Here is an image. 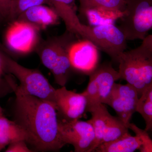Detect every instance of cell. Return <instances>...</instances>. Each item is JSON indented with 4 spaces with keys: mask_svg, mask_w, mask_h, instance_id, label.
I'll return each instance as SVG.
<instances>
[{
    "mask_svg": "<svg viewBox=\"0 0 152 152\" xmlns=\"http://www.w3.org/2000/svg\"><path fill=\"white\" fill-rule=\"evenodd\" d=\"M6 78L16 96L15 121L27 134L28 143L35 151H60L65 145L59 132L56 106L23 92L11 76Z\"/></svg>",
    "mask_w": 152,
    "mask_h": 152,
    "instance_id": "obj_1",
    "label": "cell"
},
{
    "mask_svg": "<svg viewBox=\"0 0 152 152\" xmlns=\"http://www.w3.org/2000/svg\"><path fill=\"white\" fill-rule=\"evenodd\" d=\"M120 80L134 87L139 96L152 85V35H148L140 46L120 55Z\"/></svg>",
    "mask_w": 152,
    "mask_h": 152,
    "instance_id": "obj_2",
    "label": "cell"
},
{
    "mask_svg": "<svg viewBox=\"0 0 152 152\" xmlns=\"http://www.w3.org/2000/svg\"><path fill=\"white\" fill-rule=\"evenodd\" d=\"M75 35L66 31L62 35L50 38L37 48L43 64L51 72L57 84L61 87L66 84L72 68L69 50L75 41Z\"/></svg>",
    "mask_w": 152,
    "mask_h": 152,
    "instance_id": "obj_3",
    "label": "cell"
},
{
    "mask_svg": "<svg viewBox=\"0 0 152 152\" xmlns=\"http://www.w3.org/2000/svg\"><path fill=\"white\" fill-rule=\"evenodd\" d=\"M0 58L3 69L19 80L18 87L23 92L48 101L56 106V89L39 71L23 66L3 52L0 51Z\"/></svg>",
    "mask_w": 152,
    "mask_h": 152,
    "instance_id": "obj_4",
    "label": "cell"
},
{
    "mask_svg": "<svg viewBox=\"0 0 152 152\" xmlns=\"http://www.w3.org/2000/svg\"><path fill=\"white\" fill-rule=\"evenodd\" d=\"M75 35L91 42L116 63H118L120 55L126 49L127 40L114 24L91 26L81 22L76 29Z\"/></svg>",
    "mask_w": 152,
    "mask_h": 152,
    "instance_id": "obj_5",
    "label": "cell"
},
{
    "mask_svg": "<svg viewBox=\"0 0 152 152\" xmlns=\"http://www.w3.org/2000/svg\"><path fill=\"white\" fill-rule=\"evenodd\" d=\"M118 27L127 40H143L152 28V0H125Z\"/></svg>",
    "mask_w": 152,
    "mask_h": 152,
    "instance_id": "obj_6",
    "label": "cell"
},
{
    "mask_svg": "<svg viewBox=\"0 0 152 152\" xmlns=\"http://www.w3.org/2000/svg\"><path fill=\"white\" fill-rule=\"evenodd\" d=\"M89 76L87 88L83 92L87 100V112L100 104H105L114 84L120 80L118 72L111 63L98 66Z\"/></svg>",
    "mask_w": 152,
    "mask_h": 152,
    "instance_id": "obj_7",
    "label": "cell"
},
{
    "mask_svg": "<svg viewBox=\"0 0 152 152\" xmlns=\"http://www.w3.org/2000/svg\"><path fill=\"white\" fill-rule=\"evenodd\" d=\"M9 26L5 35L7 48L10 51L26 54L37 48L40 29L34 25L16 20Z\"/></svg>",
    "mask_w": 152,
    "mask_h": 152,
    "instance_id": "obj_8",
    "label": "cell"
},
{
    "mask_svg": "<svg viewBox=\"0 0 152 152\" xmlns=\"http://www.w3.org/2000/svg\"><path fill=\"white\" fill-rule=\"evenodd\" d=\"M58 130L65 145L73 146L75 152H90L95 140L91 121H67L58 119Z\"/></svg>",
    "mask_w": 152,
    "mask_h": 152,
    "instance_id": "obj_9",
    "label": "cell"
},
{
    "mask_svg": "<svg viewBox=\"0 0 152 152\" xmlns=\"http://www.w3.org/2000/svg\"><path fill=\"white\" fill-rule=\"evenodd\" d=\"M138 99L137 90L131 85L115 83L105 104L114 109L118 117L128 128L132 115L136 112Z\"/></svg>",
    "mask_w": 152,
    "mask_h": 152,
    "instance_id": "obj_10",
    "label": "cell"
},
{
    "mask_svg": "<svg viewBox=\"0 0 152 152\" xmlns=\"http://www.w3.org/2000/svg\"><path fill=\"white\" fill-rule=\"evenodd\" d=\"M99 49L87 39L75 41L69 50L72 67L90 75L99 66Z\"/></svg>",
    "mask_w": 152,
    "mask_h": 152,
    "instance_id": "obj_11",
    "label": "cell"
},
{
    "mask_svg": "<svg viewBox=\"0 0 152 152\" xmlns=\"http://www.w3.org/2000/svg\"><path fill=\"white\" fill-rule=\"evenodd\" d=\"M56 109L67 121L80 119L87 112V100L83 93L69 91L65 86L56 89Z\"/></svg>",
    "mask_w": 152,
    "mask_h": 152,
    "instance_id": "obj_12",
    "label": "cell"
},
{
    "mask_svg": "<svg viewBox=\"0 0 152 152\" xmlns=\"http://www.w3.org/2000/svg\"><path fill=\"white\" fill-rule=\"evenodd\" d=\"M59 18L53 8L41 4L27 9L16 20L28 22L42 30L58 23Z\"/></svg>",
    "mask_w": 152,
    "mask_h": 152,
    "instance_id": "obj_13",
    "label": "cell"
},
{
    "mask_svg": "<svg viewBox=\"0 0 152 152\" xmlns=\"http://www.w3.org/2000/svg\"><path fill=\"white\" fill-rule=\"evenodd\" d=\"M27 143V134L15 121H10L4 115L0 116V151L7 146L18 141Z\"/></svg>",
    "mask_w": 152,
    "mask_h": 152,
    "instance_id": "obj_14",
    "label": "cell"
},
{
    "mask_svg": "<svg viewBox=\"0 0 152 152\" xmlns=\"http://www.w3.org/2000/svg\"><path fill=\"white\" fill-rule=\"evenodd\" d=\"M88 112L91 114V120L95 133L94 142L90 151V152H93L100 145L104 132L112 115L103 104L94 106L90 109Z\"/></svg>",
    "mask_w": 152,
    "mask_h": 152,
    "instance_id": "obj_15",
    "label": "cell"
},
{
    "mask_svg": "<svg viewBox=\"0 0 152 152\" xmlns=\"http://www.w3.org/2000/svg\"><path fill=\"white\" fill-rule=\"evenodd\" d=\"M141 146V142L138 137L129 133L113 141L101 144L94 152H133L139 150Z\"/></svg>",
    "mask_w": 152,
    "mask_h": 152,
    "instance_id": "obj_16",
    "label": "cell"
},
{
    "mask_svg": "<svg viewBox=\"0 0 152 152\" xmlns=\"http://www.w3.org/2000/svg\"><path fill=\"white\" fill-rule=\"evenodd\" d=\"M79 12L83 15L91 10H102L124 13L125 0H79Z\"/></svg>",
    "mask_w": 152,
    "mask_h": 152,
    "instance_id": "obj_17",
    "label": "cell"
},
{
    "mask_svg": "<svg viewBox=\"0 0 152 152\" xmlns=\"http://www.w3.org/2000/svg\"><path fill=\"white\" fill-rule=\"evenodd\" d=\"M137 104L136 112L143 118L146 124L145 130L152 129V85L147 88L141 95Z\"/></svg>",
    "mask_w": 152,
    "mask_h": 152,
    "instance_id": "obj_18",
    "label": "cell"
},
{
    "mask_svg": "<svg viewBox=\"0 0 152 152\" xmlns=\"http://www.w3.org/2000/svg\"><path fill=\"white\" fill-rule=\"evenodd\" d=\"M123 13L106 10H91L86 12L82 15L87 18L91 26L113 24L114 21L120 19Z\"/></svg>",
    "mask_w": 152,
    "mask_h": 152,
    "instance_id": "obj_19",
    "label": "cell"
},
{
    "mask_svg": "<svg viewBox=\"0 0 152 152\" xmlns=\"http://www.w3.org/2000/svg\"><path fill=\"white\" fill-rule=\"evenodd\" d=\"M129 129L118 117L112 115L104 132L100 145L113 141L129 134Z\"/></svg>",
    "mask_w": 152,
    "mask_h": 152,
    "instance_id": "obj_20",
    "label": "cell"
},
{
    "mask_svg": "<svg viewBox=\"0 0 152 152\" xmlns=\"http://www.w3.org/2000/svg\"><path fill=\"white\" fill-rule=\"evenodd\" d=\"M48 3V0H12L9 20L14 21L27 9L38 5Z\"/></svg>",
    "mask_w": 152,
    "mask_h": 152,
    "instance_id": "obj_21",
    "label": "cell"
},
{
    "mask_svg": "<svg viewBox=\"0 0 152 152\" xmlns=\"http://www.w3.org/2000/svg\"><path fill=\"white\" fill-rule=\"evenodd\" d=\"M128 128L134 132L140 139L141 142V146L139 149L140 152H152V140L147 131L142 129L131 123L128 126Z\"/></svg>",
    "mask_w": 152,
    "mask_h": 152,
    "instance_id": "obj_22",
    "label": "cell"
},
{
    "mask_svg": "<svg viewBox=\"0 0 152 152\" xmlns=\"http://www.w3.org/2000/svg\"><path fill=\"white\" fill-rule=\"evenodd\" d=\"M26 142L20 140L15 142L9 145L6 152H33L28 148Z\"/></svg>",
    "mask_w": 152,
    "mask_h": 152,
    "instance_id": "obj_23",
    "label": "cell"
},
{
    "mask_svg": "<svg viewBox=\"0 0 152 152\" xmlns=\"http://www.w3.org/2000/svg\"><path fill=\"white\" fill-rule=\"evenodd\" d=\"M12 0H0V15L3 19L9 20Z\"/></svg>",
    "mask_w": 152,
    "mask_h": 152,
    "instance_id": "obj_24",
    "label": "cell"
},
{
    "mask_svg": "<svg viewBox=\"0 0 152 152\" xmlns=\"http://www.w3.org/2000/svg\"><path fill=\"white\" fill-rule=\"evenodd\" d=\"M0 51L4 52L6 54H9L10 53V51L7 48V47H5L3 44L1 43L0 42Z\"/></svg>",
    "mask_w": 152,
    "mask_h": 152,
    "instance_id": "obj_25",
    "label": "cell"
},
{
    "mask_svg": "<svg viewBox=\"0 0 152 152\" xmlns=\"http://www.w3.org/2000/svg\"><path fill=\"white\" fill-rule=\"evenodd\" d=\"M3 67L2 65L1 61V58H0V76L1 74L2 71Z\"/></svg>",
    "mask_w": 152,
    "mask_h": 152,
    "instance_id": "obj_26",
    "label": "cell"
},
{
    "mask_svg": "<svg viewBox=\"0 0 152 152\" xmlns=\"http://www.w3.org/2000/svg\"><path fill=\"white\" fill-rule=\"evenodd\" d=\"M3 115V109L0 106V116Z\"/></svg>",
    "mask_w": 152,
    "mask_h": 152,
    "instance_id": "obj_27",
    "label": "cell"
},
{
    "mask_svg": "<svg viewBox=\"0 0 152 152\" xmlns=\"http://www.w3.org/2000/svg\"><path fill=\"white\" fill-rule=\"evenodd\" d=\"M2 19V18L1 16V15H0V20H1V19Z\"/></svg>",
    "mask_w": 152,
    "mask_h": 152,
    "instance_id": "obj_28",
    "label": "cell"
}]
</instances>
